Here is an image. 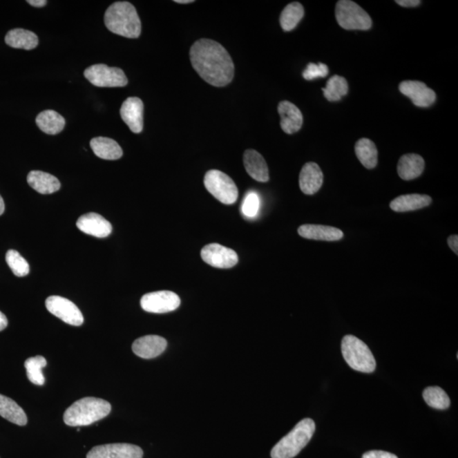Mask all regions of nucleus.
<instances>
[{"instance_id":"3","label":"nucleus","mask_w":458,"mask_h":458,"mask_svg":"<svg viewBox=\"0 0 458 458\" xmlns=\"http://www.w3.org/2000/svg\"><path fill=\"white\" fill-rule=\"evenodd\" d=\"M109 402L95 397H85L74 402L64 413V422L72 427L88 426L109 415Z\"/></svg>"},{"instance_id":"36","label":"nucleus","mask_w":458,"mask_h":458,"mask_svg":"<svg viewBox=\"0 0 458 458\" xmlns=\"http://www.w3.org/2000/svg\"><path fill=\"white\" fill-rule=\"evenodd\" d=\"M363 458H398L392 453L383 452V450H371L363 454Z\"/></svg>"},{"instance_id":"35","label":"nucleus","mask_w":458,"mask_h":458,"mask_svg":"<svg viewBox=\"0 0 458 458\" xmlns=\"http://www.w3.org/2000/svg\"><path fill=\"white\" fill-rule=\"evenodd\" d=\"M327 74H329V68L325 64L310 63L303 72V77L305 80H314L318 77H325Z\"/></svg>"},{"instance_id":"13","label":"nucleus","mask_w":458,"mask_h":458,"mask_svg":"<svg viewBox=\"0 0 458 458\" xmlns=\"http://www.w3.org/2000/svg\"><path fill=\"white\" fill-rule=\"evenodd\" d=\"M402 95L408 97L418 107H429L437 100L433 89L419 81H404L399 85Z\"/></svg>"},{"instance_id":"25","label":"nucleus","mask_w":458,"mask_h":458,"mask_svg":"<svg viewBox=\"0 0 458 458\" xmlns=\"http://www.w3.org/2000/svg\"><path fill=\"white\" fill-rule=\"evenodd\" d=\"M6 43L11 48L31 50L38 46L39 38L35 32L28 30L16 28L7 33Z\"/></svg>"},{"instance_id":"8","label":"nucleus","mask_w":458,"mask_h":458,"mask_svg":"<svg viewBox=\"0 0 458 458\" xmlns=\"http://www.w3.org/2000/svg\"><path fill=\"white\" fill-rule=\"evenodd\" d=\"M84 76L93 85L99 88L125 87L128 83L124 70L104 64L88 67Z\"/></svg>"},{"instance_id":"28","label":"nucleus","mask_w":458,"mask_h":458,"mask_svg":"<svg viewBox=\"0 0 458 458\" xmlns=\"http://www.w3.org/2000/svg\"><path fill=\"white\" fill-rule=\"evenodd\" d=\"M355 151L357 158L366 169H372L377 166L378 150L370 140L364 137L357 141Z\"/></svg>"},{"instance_id":"2","label":"nucleus","mask_w":458,"mask_h":458,"mask_svg":"<svg viewBox=\"0 0 458 458\" xmlns=\"http://www.w3.org/2000/svg\"><path fill=\"white\" fill-rule=\"evenodd\" d=\"M106 28L115 35L137 39L141 35V21L135 7L126 1L115 2L105 14Z\"/></svg>"},{"instance_id":"6","label":"nucleus","mask_w":458,"mask_h":458,"mask_svg":"<svg viewBox=\"0 0 458 458\" xmlns=\"http://www.w3.org/2000/svg\"><path fill=\"white\" fill-rule=\"evenodd\" d=\"M335 16L338 25L346 30H368L372 27L370 15L350 0H341L337 3Z\"/></svg>"},{"instance_id":"24","label":"nucleus","mask_w":458,"mask_h":458,"mask_svg":"<svg viewBox=\"0 0 458 458\" xmlns=\"http://www.w3.org/2000/svg\"><path fill=\"white\" fill-rule=\"evenodd\" d=\"M431 197L419 193H411L397 197L390 202V208L394 211L405 212L422 209L430 206Z\"/></svg>"},{"instance_id":"29","label":"nucleus","mask_w":458,"mask_h":458,"mask_svg":"<svg viewBox=\"0 0 458 458\" xmlns=\"http://www.w3.org/2000/svg\"><path fill=\"white\" fill-rule=\"evenodd\" d=\"M303 6L300 3H289L282 11L280 16V25L284 31L289 32L296 28V26L304 17Z\"/></svg>"},{"instance_id":"30","label":"nucleus","mask_w":458,"mask_h":458,"mask_svg":"<svg viewBox=\"0 0 458 458\" xmlns=\"http://www.w3.org/2000/svg\"><path fill=\"white\" fill-rule=\"evenodd\" d=\"M323 95L329 102H338L342 97L347 95V81L343 77L333 76L327 80L326 87L323 88Z\"/></svg>"},{"instance_id":"37","label":"nucleus","mask_w":458,"mask_h":458,"mask_svg":"<svg viewBox=\"0 0 458 458\" xmlns=\"http://www.w3.org/2000/svg\"><path fill=\"white\" fill-rule=\"evenodd\" d=\"M448 245L450 249H452L453 252L456 255L458 254V236L457 234L455 236H452L448 238Z\"/></svg>"},{"instance_id":"22","label":"nucleus","mask_w":458,"mask_h":458,"mask_svg":"<svg viewBox=\"0 0 458 458\" xmlns=\"http://www.w3.org/2000/svg\"><path fill=\"white\" fill-rule=\"evenodd\" d=\"M28 182L31 188L43 195L53 193L61 189V182L57 178L41 171H32L28 175Z\"/></svg>"},{"instance_id":"15","label":"nucleus","mask_w":458,"mask_h":458,"mask_svg":"<svg viewBox=\"0 0 458 458\" xmlns=\"http://www.w3.org/2000/svg\"><path fill=\"white\" fill-rule=\"evenodd\" d=\"M166 347L167 341L158 335H146L137 338L132 345L134 354L144 359H155L162 355Z\"/></svg>"},{"instance_id":"26","label":"nucleus","mask_w":458,"mask_h":458,"mask_svg":"<svg viewBox=\"0 0 458 458\" xmlns=\"http://www.w3.org/2000/svg\"><path fill=\"white\" fill-rule=\"evenodd\" d=\"M36 124L44 133L55 135L62 131L65 128V118L57 111L47 110L38 115Z\"/></svg>"},{"instance_id":"33","label":"nucleus","mask_w":458,"mask_h":458,"mask_svg":"<svg viewBox=\"0 0 458 458\" xmlns=\"http://www.w3.org/2000/svg\"><path fill=\"white\" fill-rule=\"evenodd\" d=\"M6 260L11 271L16 276L25 277L29 274V264L27 260L21 256L19 252L15 251V249H10L6 253Z\"/></svg>"},{"instance_id":"38","label":"nucleus","mask_w":458,"mask_h":458,"mask_svg":"<svg viewBox=\"0 0 458 458\" xmlns=\"http://www.w3.org/2000/svg\"><path fill=\"white\" fill-rule=\"evenodd\" d=\"M396 3L403 7H415L421 3L419 0H397Z\"/></svg>"},{"instance_id":"23","label":"nucleus","mask_w":458,"mask_h":458,"mask_svg":"<svg viewBox=\"0 0 458 458\" xmlns=\"http://www.w3.org/2000/svg\"><path fill=\"white\" fill-rule=\"evenodd\" d=\"M92 151L98 158L109 161L120 159L124 155L120 145L114 140L106 137H97L90 141Z\"/></svg>"},{"instance_id":"17","label":"nucleus","mask_w":458,"mask_h":458,"mask_svg":"<svg viewBox=\"0 0 458 458\" xmlns=\"http://www.w3.org/2000/svg\"><path fill=\"white\" fill-rule=\"evenodd\" d=\"M278 111L281 117L283 131L288 134L299 131L303 124V115L299 108L292 102L284 100L279 103Z\"/></svg>"},{"instance_id":"7","label":"nucleus","mask_w":458,"mask_h":458,"mask_svg":"<svg viewBox=\"0 0 458 458\" xmlns=\"http://www.w3.org/2000/svg\"><path fill=\"white\" fill-rule=\"evenodd\" d=\"M204 184L209 191L220 202L232 204L238 199L239 191L232 178L218 170H211L204 178Z\"/></svg>"},{"instance_id":"14","label":"nucleus","mask_w":458,"mask_h":458,"mask_svg":"<svg viewBox=\"0 0 458 458\" xmlns=\"http://www.w3.org/2000/svg\"><path fill=\"white\" fill-rule=\"evenodd\" d=\"M121 117L134 133H140L144 128V103L137 97L126 99L120 110Z\"/></svg>"},{"instance_id":"31","label":"nucleus","mask_w":458,"mask_h":458,"mask_svg":"<svg viewBox=\"0 0 458 458\" xmlns=\"http://www.w3.org/2000/svg\"><path fill=\"white\" fill-rule=\"evenodd\" d=\"M423 397L430 407L435 409H439V410H445V409H448L450 405L448 394H446L445 390L441 389V387H427V388L423 390Z\"/></svg>"},{"instance_id":"34","label":"nucleus","mask_w":458,"mask_h":458,"mask_svg":"<svg viewBox=\"0 0 458 458\" xmlns=\"http://www.w3.org/2000/svg\"><path fill=\"white\" fill-rule=\"evenodd\" d=\"M259 207L260 199L258 193L249 192L245 196L244 202L242 204V213L247 218H254L258 213Z\"/></svg>"},{"instance_id":"5","label":"nucleus","mask_w":458,"mask_h":458,"mask_svg":"<svg viewBox=\"0 0 458 458\" xmlns=\"http://www.w3.org/2000/svg\"><path fill=\"white\" fill-rule=\"evenodd\" d=\"M344 359L354 370L370 374L375 370L376 361L370 347L354 335H346L341 342Z\"/></svg>"},{"instance_id":"32","label":"nucleus","mask_w":458,"mask_h":458,"mask_svg":"<svg viewBox=\"0 0 458 458\" xmlns=\"http://www.w3.org/2000/svg\"><path fill=\"white\" fill-rule=\"evenodd\" d=\"M46 365L47 361L42 356L30 357L26 361L25 368L29 381L36 385H44L46 379H44L42 370L46 367Z\"/></svg>"},{"instance_id":"16","label":"nucleus","mask_w":458,"mask_h":458,"mask_svg":"<svg viewBox=\"0 0 458 458\" xmlns=\"http://www.w3.org/2000/svg\"><path fill=\"white\" fill-rule=\"evenodd\" d=\"M77 227L82 232L97 238H106L113 232L111 222L99 214L87 213L78 218Z\"/></svg>"},{"instance_id":"27","label":"nucleus","mask_w":458,"mask_h":458,"mask_svg":"<svg viewBox=\"0 0 458 458\" xmlns=\"http://www.w3.org/2000/svg\"><path fill=\"white\" fill-rule=\"evenodd\" d=\"M0 416L19 426L28 423V417L23 409L10 398L0 394Z\"/></svg>"},{"instance_id":"18","label":"nucleus","mask_w":458,"mask_h":458,"mask_svg":"<svg viewBox=\"0 0 458 458\" xmlns=\"http://www.w3.org/2000/svg\"><path fill=\"white\" fill-rule=\"evenodd\" d=\"M323 182V174L318 164L314 162L305 164L299 178L301 191L305 195H314L321 189Z\"/></svg>"},{"instance_id":"1","label":"nucleus","mask_w":458,"mask_h":458,"mask_svg":"<svg viewBox=\"0 0 458 458\" xmlns=\"http://www.w3.org/2000/svg\"><path fill=\"white\" fill-rule=\"evenodd\" d=\"M189 57L195 72L212 86L225 87L232 82L233 59L222 44L211 39H200L193 44Z\"/></svg>"},{"instance_id":"9","label":"nucleus","mask_w":458,"mask_h":458,"mask_svg":"<svg viewBox=\"0 0 458 458\" xmlns=\"http://www.w3.org/2000/svg\"><path fill=\"white\" fill-rule=\"evenodd\" d=\"M180 304V296L169 290L146 294L140 300L143 310L151 314H166L176 310Z\"/></svg>"},{"instance_id":"4","label":"nucleus","mask_w":458,"mask_h":458,"mask_svg":"<svg viewBox=\"0 0 458 458\" xmlns=\"http://www.w3.org/2000/svg\"><path fill=\"white\" fill-rule=\"evenodd\" d=\"M316 430L314 421L305 419L298 423L294 429L274 446L271 452V458H293L300 452L314 437Z\"/></svg>"},{"instance_id":"42","label":"nucleus","mask_w":458,"mask_h":458,"mask_svg":"<svg viewBox=\"0 0 458 458\" xmlns=\"http://www.w3.org/2000/svg\"><path fill=\"white\" fill-rule=\"evenodd\" d=\"M175 2L178 3H193V0H176V1Z\"/></svg>"},{"instance_id":"20","label":"nucleus","mask_w":458,"mask_h":458,"mask_svg":"<svg viewBox=\"0 0 458 458\" xmlns=\"http://www.w3.org/2000/svg\"><path fill=\"white\" fill-rule=\"evenodd\" d=\"M298 233L305 239L323 241L340 240L344 236L341 229L334 227L314 225L300 226L298 229Z\"/></svg>"},{"instance_id":"10","label":"nucleus","mask_w":458,"mask_h":458,"mask_svg":"<svg viewBox=\"0 0 458 458\" xmlns=\"http://www.w3.org/2000/svg\"><path fill=\"white\" fill-rule=\"evenodd\" d=\"M46 305L51 314L57 316L67 325L81 326L84 323V316L79 308L66 298L57 296H50L47 298Z\"/></svg>"},{"instance_id":"12","label":"nucleus","mask_w":458,"mask_h":458,"mask_svg":"<svg viewBox=\"0 0 458 458\" xmlns=\"http://www.w3.org/2000/svg\"><path fill=\"white\" fill-rule=\"evenodd\" d=\"M143 455L140 446L117 443L95 446L88 453L87 458H142Z\"/></svg>"},{"instance_id":"41","label":"nucleus","mask_w":458,"mask_h":458,"mask_svg":"<svg viewBox=\"0 0 458 458\" xmlns=\"http://www.w3.org/2000/svg\"><path fill=\"white\" fill-rule=\"evenodd\" d=\"M5 202H3L1 195H0V216L3 213V211H5Z\"/></svg>"},{"instance_id":"39","label":"nucleus","mask_w":458,"mask_h":458,"mask_svg":"<svg viewBox=\"0 0 458 458\" xmlns=\"http://www.w3.org/2000/svg\"><path fill=\"white\" fill-rule=\"evenodd\" d=\"M27 2L30 6L37 7V8L46 6L47 3L46 0H28Z\"/></svg>"},{"instance_id":"19","label":"nucleus","mask_w":458,"mask_h":458,"mask_svg":"<svg viewBox=\"0 0 458 458\" xmlns=\"http://www.w3.org/2000/svg\"><path fill=\"white\" fill-rule=\"evenodd\" d=\"M245 170L253 180L266 182L269 180V171L265 159L258 151L247 150L244 154Z\"/></svg>"},{"instance_id":"21","label":"nucleus","mask_w":458,"mask_h":458,"mask_svg":"<svg viewBox=\"0 0 458 458\" xmlns=\"http://www.w3.org/2000/svg\"><path fill=\"white\" fill-rule=\"evenodd\" d=\"M424 166L422 156L417 154L402 155L398 162V175L401 180L409 181L415 180L423 173Z\"/></svg>"},{"instance_id":"11","label":"nucleus","mask_w":458,"mask_h":458,"mask_svg":"<svg viewBox=\"0 0 458 458\" xmlns=\"http://www.w3.org/2000/svg\"><path fill=\"white\" fill-rule=\"evenodd\" d=\"M200 255L204 263L217 268H231L239 262L236 251L219 244L206 245L201 249Z\"/></svg>"},{"instance_id":"40","label":"nucleus","mask_w":458,"mask_h":458,"mask_svg":"<svg viewBox=\"0 0 458 458\" xmlns=\"http://www.w3.org/2000/svg\"><path fill=\"white\" fill-rule=\"evenodd\" d=\"M7 325H8V320L6 315L0 312V331L5 330Z\"/></svg>"}]
</instances>
